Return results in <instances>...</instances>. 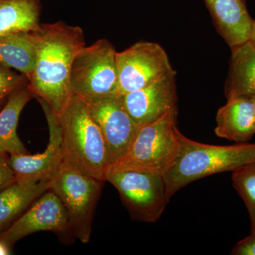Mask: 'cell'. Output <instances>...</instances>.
I'll list each match as a JSON object with an SVG mask.
<instances>
[{"mask_svg": "<svg viewBox=\"0 0 255 255\" xmlns=\"http://www.w3.org/2000/svg\"><path fill=\"white\" fill-rule=\"evenodd\" d=\"M34 32L36 60L28 88L59 117L73 97L70 74L75 56L86 46L81 27L64 21L41 23Z\"/></svg>", "mask_w": 255, "mask_h": 255, "instance_id": "cell-1", "label": "cell"}, {"mask_svg": "<svg viewBox=\"0 0 255 255\" xmlns=\"http://www.w3.org/2000/svg\"><path fill=\"white\" fill-rule=\"evenodd\" d=\"M179 146L173 163L163 174L167 196L191 182L225 172H233L255 162V143L221 146L194 141L179 133Z\"/></svg>", "mask_w": 255, "mask_h": 255, "instance_id": "cell-2", "label": "cell"}, {"mask_svg": "<svg viewBox=\"0 0 255 255\" xmlns=\"http://www.w3.org/2000/svg\"><path fill=\"white\" fill-rule=\"evenodd\" d=\"M58 117L63 162L106 182L111 167L108 148L100 127L85 102L73 95Z\"/></svg>", "mask_w": 255, "mask_h": 255, "instance_id": "cell-3", "label": "cell"}, {"mask_svg": "<svg viewBox=\"0 0 255 255\" xmlns=\"http://www.w3.org/2000/svg\"><path fill=\"white\" fill-rule=\"evenodd\" d=\"M177 117V113L167 114L140 127L126 155L110 171L133 169L163 174L179 150Z\"/></svg>", "mask_w": 255, "mask_h": 255, "instance_id": "cell-4", "label": "cell"}, {"mask_svg": "<svg viewBox=\"0 0 255 255\" xmlns=\"http://www.w3.org/2000/svg\"><path fill=\"white\" fill-rule=\"evenodd\" d=\"M105 182L63 161L50 179V189L66 210L75 239L84 244L91 237L94 214Z\"/></svg>", "mask_w": 255, "mask_h": 255, "instance_id": "cell-5", "label": "cell"}, {"mask_svg": "<svg viewBox=\"0 0 255 255\" xmlns=\"http://www.w3.org/2000/svg\"><path fill=\"white\" fill-rule=\"evenodd\" d=\"M117 54L115 47L105 38L82 48L72 65L70 87L73 95L89 102L118 95Z\"/></svg>", "mask_w": 255, "mask_h": 255, "instance_id": "cell-6", "label": "cell"}, {"mask_svg": "<svg viewBox=\"0 0 255 255\" xmlns=\"http://www.w3.org/2000/svg\"><path fill=\"white\" fill-rule=\"evenodd\" d=\"M117 189L122 204L135 221L155 223L160 219L170 198L163 174L147 171H110L106 177Z\"/></svg>", "mask_w": 255, "mask_h": 255, "instance_id": "cell-7", "label": "cell"}, {"mask_svg": "<svg viewBox=\"0 0 255 255\" xmlns=\"http://www.w3.org/2000/svg\"><path fill=\"white\" fill-rule=\"evenodd\" d=\"M119 93L148 86L173 71L165 50L157 43L139 41L117 54Z\"/></svg>", "mask_w": 255, "mask_h": 255, "instance_id": "cell-8", "label": "cell"}, {"mask_svg": "<svg viewBox=\"0 0 255 255\" xmlns=\"http://www.w3.org/2000/svg\"><path fill=\"white\" fill-rule=\"evenodd\" d=\"M41 231L55 233L68 243L75 239L66 210L58 196L50 189L0 234V241L12 248L19 240Z\"/></svg>", "mask_w": 255, "mask_h": 255, "instance_id": "cell-9", "label": "cell"}, {"mask_svg": "<svg viewBox=\"0 0 255 255\" xmlns=\"http://www.w3.org/2000/svg\"><path fill=\"white\" fill-rule=\"evenodd\" d=\"M84 102L105 137L111 169L126 155L140 127L128 113L120 94Z\"/></svg>", "mask_w": 255, "mask_h": 255, "instance_id": "cell-10", "label": "cell"}, {"mask_svg": "<svg viewBox=\"0 0 255 255\" xmlns=\"http://www.w3.org/2000/svg\"><path fill=\"white\" fill-rule=\"evenodd\" d=\"M38 100L48 123L49 140L46 150L40 153L9 155L10 166L16 174V181H50L63 161L58 116L46 102Z\"/></svg>", "mask_w": 255, "mask_h": 255, "instance_id": "cell-11", "label": "cell"}, {"mask_svg": "<svg viewBox=\"0 0 255 255\" xmlns=\"http://www.w3.org/2000/svg\"><path fill=\"white\" fill-rule=\"evenodd\" d=\"M175 70L140 90L122 95L128 113L139 127L177 113Z\"/></svg>", "mask_w": 255, "mask_h": 255, "instance_id": "cell-12", "label": "cell"}, {"mask_svg": "<svg viewBox=\"0 0 255 255\" xmlns=\"http://www.w3.org/2000/svg\"><path fill=\"white\" fill-rule=\"evenodd\" d=\"M216 31L230 48L250 41L254 19L245 0H204Z\"/></svg>", "mask_w": 255, "mask_h": 255, "instance_id": "cell-13", "label": "cell"}, {"mask_svg": "<svg viewBox=\"0 0 255 255\" xmlns=\"http://www.w3.org/2000/svg\"><path fill=\"white\" fill-rule=\"evenodd\" d=\"M215 133L231 141L243 143L255 135V110L251 98L235 97L219 109Z\"/></svg>", "mask_w": 255, "mask_h": 255, "instance_id": "cell-14", "label": "cell"}, {"mask_svg": "<svg viewBox=\"0 0 255 255\" xmlns=\"http://www.w3.org/2000/svg\"><path fill=\"white\" fill-rule=\"evenodd\" d=\"M50 181H16L0 191V234L50 189Z\"/></svg>", "mask_w": 255, "mask_h": 255, "instance_id": "cell-15", "label": "cell"}, {"mask_svg": "<svg viewBox=\"0 0 255 255\" xmlns=\"http://www.w3.org/2000/svg\"><path fill=\"white\" fill-rule=\"evenodd\" d=\"M225 95L227 100L255 96V46L251 41L231 48Z\"/></svg>", "mask_w": 255, "mask_h": 255, "instance_id": "cell-16", "label": "cell"}, {"mask_svg": "<svg viewBox=\"0 0 255 255\" xmlns=\"http://www.w3.org/2000/svg\"><path fill=\"white\" fill-rule=\"evenodd\" d=\"M33 31L16 32L0 36V63L18 70L28 81L36 60V37Z\"/></svg>", "mask_w": 255, "mask_h": 255, "instance_id": "cell-17", "label": "cell"}, {"mask_svg": "<svg viewBox=\"0 0 255 255\" xmlns=\"http://www.w3.org/2000/svg\"><path fill=\"white\" fill-rule=\"evenodd\" d=\"M33 96L28 86L13 94L0 112V149L9 155L27 154L28 150L17 135L20 114Z\"/></svg>", "mask_w": 255, "mask_h": 255, "instance_id": "cell-18", "label": "cell"}, {"mask_svg": "<svg viewBox=\"0 0 255 255\" xmlns=\"http://www.w3.org/2000/svg\"><path fill=\"white\" fill-rule=\"evenodd\" d=\"M41 0H0V36L39 27Z\"/></svg>", "mask_w": 255, "mask_h": 255, "instance_id": "cell-19", "label": "cell"}, {"mask_svg": "<svg viewBox=\"0 0 255 255\" xmlns=\"http://www.w3.org/2000/svg\"><path fill=\"white\" fill-rule=\"evenodd\" d=\"M232 172L233 187L248 209L251 233H255V162L242 166Z\"/></svg>", "mask_w": 255, "mask_h": 255, "instance_id": "cell-20", "label": "cell"}, {"mask_svg": "<svg viewBox=\"0 0 255 255\" xmlns=\"http://www.w3.org/2000/svg\"><path fill=\"white\" fill-rule=\"evenodd\" d=\"M28 79L22 74H18L0 63V105L7 102L10 97L28 86Z\"/></svg>", "mask_w": 255, "mask_h": 255, "instance_id": "cell-21", "label": "cell"}, {"mask_svg": "<svg viewBox=\"0 0 255 255\" xmlns=\"http://www.w3.org/2000/svg\"><path fill=\"white\" fill-rule=\"evenodd\" d=\"M9 154L0 152V191L16 182V174L10 166Z\"/></svg>", "mask_w": 255, "mask_h": 255, "instance_id": "cell-22", "label": "cell"}, {"mask_svg": "<svg viewBox=\"0 0 255 255\" xmlns=\"http://www.w3.org/2000/svg\"><path fill=\"white\" fill-rule=\"evenodd\" d=\"M233 255H255V233L238 242L231 251Z\"/></svg>", "mask_w": 255, "mask_h": 255, "instance_id": "cell-23", "label": "cell"}, {"mask_svg": "<svg viewBox=\"0 0 255 255\" xmlns=\"http://www.w3.org/2000/svg\"><path fill=\"white\" fill-rule=\"evenodd\" d=\"M11 254V247L6 243L0 241V255H9Z\"/></svg>", "mask_w": 255, "mask_h": 255, "instance_id": "cell-24", "label": "cell"}, {"mask_svg": "<svg viewBox=\"0 0 255 255\" xmlns=\"http://www.w3.org/2000/svg\"><path fill=\"white\" fill-rule=\"evenodd\" d=\"M250 41L255 46V21H254V23H253V29H252L251 39H250Z\"/></svg>", "mask_w": 255, "mask_h": 255, "instance_id": "cell-25", "label": "cell"}, {"mask_svg": "<svg viewBox=\"0 0 255 255\" xmlns=\"http://www.w3.org/2000/svg\"><path fill=\"white\" fill-rule=\"evenodd\" d=\"M251 100L253 101V105H254L255 110V96L254 97H251Z\"/></svg>", "mask_w": 255, "mask_h": 255, "instance_id": "cell-26", "label": "cell"}, {"mask_svg": "<svg viewBox=\"0 0 255 255\" xmlns=\"http://www.w3.org/2000/svg\"><path fill=\"white\" fill-rule=\"evenodd\" d=\"M0 152H3V151L1 150V149H0Z\"/></svg>", "mask_w": 255, "mask_h": 255, "instance_id": "cell-27", "label": "cell"}]
</instances>
